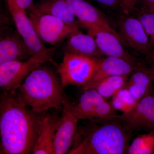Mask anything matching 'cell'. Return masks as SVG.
I'll return each mask as SVG.
<instances>
[{"instance_id": "cell-12", "label": "cell", "mask_w": 154, "mask_h": 154, "mask_svg": "<svg viewBox=\"0 0 154 154\" xmlns=\"http://www.w3.org/2000/svg\"><path fill=\"white\" fill-rule=\"evenodd\" d=\"M70 6L79 26L88 33L99 29L116 31L110 25L105 14L85 0H65Z\"/></svg>"}, {"instance_id": "cell-25", "label": "cell", "mask_w": 154, "mask_h": 154, "mask_svg": "<svg viewBox=\"0 0 154 154\" xmlns=\"http://www.w3.org/2000/svg\"><path fill=\"white\" fill-rule=\"evenodd\" d=\"M95 1L101 5L106 8H115L117 7L120 8L119 0H95Z\"/></svg>"}, {"instance_id": "cell-27", "label": "cell", "mask_w": 154, "mask_h": 154, "mask_svg": "<svg viewBox=\"0 0 154 154\" xmlns=\"http://www.w3.org/2000/svg\"><path fill=\"white\" fill-rule=\"evenodd\" d=\"M146 60L149 64V66L152 69L154 73V48H152L150 54Z\"/></svg>"}, {"instance_id": "cell-15", "label": "cell", "mask_w": 154, "mask_h": 154, "mask_svg": "<svg viewBox=\"0 0 154 154\" xmlns=\"http://www.w3.org/2000/svg\"><path fill=\"white\" fill-rule=\"evenodd\" d=\"M143 63H134L120 58L107 57L102 58V62L91 79L82 87L88 86L107 77L130 75L134 70L144 65Z\"/></svg>"}, {"instance_id": "cell-16", "label": "cell", "mask_w": 154, "mask_h": 154, "mask_svg": "<svg viewBox=\"0 0 154 154\" xmlns=\"http://www.w3.org/2000/svg\"><path fill=\"white\" fill-rule=\"evenodd\" d=\"M32 56L19 32L1 34L0 64L13 61L27 60Z\"/></svg>"}, {"instance_id": "cell-20", "label": "cell", "mask_w": 154, "mask_h": 154, "mask_svg": "<svg viewBox=\"0 0 154 154\" xmlns=\"http://www.w3.org/2000/svg\"><path fill=\"white\" fill-rule=\"evenodd\" d=\"M130 75L107 77L88 86L83 91L93 89L106 99H112L126 84Z\"/></svg>"}, {"instance_id": "cell-3", "label": "cell", "mask_w": 154, "mask_h": 154, "mask_svg": "<svg viewBox=\"0 0 154 154\" xmlns=\"http://www.w3.org/2000/svg\"><path fill=\"white\" fill-rule=\"evenodd\" d=\"M60 80L49 69L39 67L19 88V96L33 112L41 114L51 108H63L68 101Z\"/></svg>"}, {"instance_id": "cell-22", "label": "cell", "mask_w": 154, "mask_h": 154, "mask_svg": "<svg viewBox=\"0 0 154 154\" xmlns=\"http://www.w3.org/2000/svg\"><path fill=\"white\" fill-rule=\"evenodd\" d=\"M137 10L135 16L140 21L148 36L152 48H154V14Z\"/></svg>"}, {"instance_id": "cell-26", "label": "cell", "mask_w": 154, "mask_h": 154, "mask_svg": "<svg viewBox=\"0 0 154 154\" xmlns=\"http://www.w3.org/2000/svg\"><path fill=\"white\" fill-rule=\"evenodd\" d=\"M17 5L22 10H29L33 5V0H15Z\"/></svg>"}, {"instance_id": "cell-9", "label": "cell", "mask_w": 154, "mask_h": 154, "mask_svg": "<svg viewBox=\"0 0 154 154\" xmlns=\"http://www.w3.org/2000/svg\"><path fill=\"white\" fill-rule=\"evenodd\" d=\"M119 118L132 132L154 130V86L132 109Z\"/></svg>"}, {"instance_id": "cell-10", "label": "cell", "mask_w": 154, "mask_h": 154, "mask_svg": "<svg viewBox=\"0 0 154 154\" xmlns=\"http://www.w3.org/2000/svg\"><path fill=\"white\" fill-rule=\"evenodd\" d=\"M118 27L123 42L146 59L148 57L152 48L140 21L136 17L125 15L119 19Z\"/></svg>"}, {"instance_id": "cell-6", "label": "cell", "mask_w": 154, "mask_h": 154, "mask_svg": "<svg viewBox=\"0 0 154 154\" xmlns=\"http://www.w3.org/2000/svg\"><path fill=\"white\" fill-rule=\"evenodd\" d=\"M102 59L65 51L62 61L57 67V72L63 88L69 85H85L100 66Z\"/></svg>"}, {"instance_id": "cell-1", "label": "cell", "mask_w": 154, "mask_h": 154, "mask_svg": "<svg viewBox=\"0 0 154 154\" xmlns=\"http://www.w3.org/2000/svg\"><path fill=\"white\" fill-rule=\"evenodd\" d=\"M42 115L33 112L16 90L3 91L0 97L1 154L32 152Z\"/></svg>"}, {"instance_id": "cell-24", "label": "cell", "mask_w": 154, "mask_h": 154, "mask_svg": "<svg viewBox=\"0 0 154 154\" xmlns=\"http://www.w3.org/2000/svg\"><path fill=\"white\" fill-rule=\"evenodd\" d=\"M137 5L140 11L154 14V0H138Z\"/></svg>"}, {"instance_id": "cell-21", "label": "cell", "mask_w": 154, "mask_h": 154, "mask_svg": "<svg viewBox=\"0 0 154 154\" xmlns=\"http://www.w3.org/2000/svg\"><path fill=\"white\" fill-rule=\"evenodd\" d=\"M128 154H154V130L140 134L129 145Z\"/></svg>"}, {"instance_id": "cell-14", "label": "cell", "mask_w": 154, "mask_h": 154, "mask_svg": "<svg viewBox=\"0 0 154 154\" xmlns=\"http://www.w3.org/2000/svg\"><path fill=\"white\" fill-rule=\"evenodd\" d=\"M88 34L95 38L99 49L106 56L120 58L132 63H141L125 49L124 42L116 31L99 29Z\"/></svg>"}, {"instance_id": "cell-17", "label": "cell", "mask_w": 154, "mask_h": 154, "mask_svg": "<svg viewBox=\"0 0 154 154\" xmlns=\"http://www.w3.org/2000/svg\"><path fill=\"white\" fill-rule=\"evenodd\" d=\"M58 119L56 116L42 113L32 153L54 154L53 140Z\"/></svg>"}, {"instance_id": "cell-5", "label": "cell", "mask_w": 154, "mask_h": 154, "mask_svg": "<svg viewBox=\"0 0 154 154\" xmlns=\"http://www.w3.org/2000/svg\"><path fill=\"white\" fill-rule=\"evenodd\" d=\"M57 47L50 48L47 52L34 54L28 59L13 61L0 64V87L3 91L19 89L28 76L43 64L50 62Z\"/></svg>"}, {"instance_id": "cell-4", "label": "cell", "mask_w": 154, "mask_h": 154, "mask_svg": "<svg viewBox=\"0 0 154 154\" xmlns=\"http://www.w3.org/2000/svg\"><path fill=\"white\" fill-rule=\"evenodd\" d=\"M154 84L153 71L144 65L131 73L124 87L110 101L116 110L126 113L151 91Z\"/></svg>"}, {"instance_id": "cell-19", "label": "cell", "mask_w": 154, "mask_h": 154, "mask_svg": "<svg viewBox=\"0 0 154 154\" xmlns=\"http://www.w3.org/2000/svg\"><path fill=\"white\" fill-rule=\"evenodd\" d=\"M30 9L41 14L57 17L69 24L79 26L71 8L65 0H41L36 5L34 4Z\"/></svg>"}, {"instance_id": "cell-7", "label": "cell", "mask_w": 154, "mask_h": 154, "mask_svg": "<svg viewBox=\"0 0 154 154\" xmlns=\"http://www.w3.org/2000/svg\"><path fill=\"white\" fill-rule=\"evenodd\" d=\"M79 119L100 122L119 118L117 111L111 101L93 89L84 91L76 104L69 101L65 104Z\"/></svg>"}, {"instance_id": "cell-2", "label": "cell", "mask_w": 154, "mask_h": 154, "mask_svg": "<svg viewBox=\"0 0 154 154\" xmlns=\"http://www.w3.org/2000/svg\"><path fill=\"white\" fill-rule=\"evenodd\" d=\"M132 132L119 118L78 127L69 154H125Z\"/></svg>"}, {"instance_id": "cell-18", "label": "cell", "mask_w": 154, "mask_h": 154, "mask_svg": "<svg viewBox=\"0 0 154 154\" xmlns=\"http://www.w3.org/2000/svg\"><path fill=\"white\" fill-rule=\"evenodd\" d=\"M65 51L88 57L102 58L104 54L99 49L95 38L79 30L67 38Z\"/></svg>"}, {"instance_id": "cell-13", "label": "cell", "mask_w": 154, "mask_h": 154, "mask_svg": "<svg viewBox=\"0 0 154 154\" xmlns=\"http://www.w3.org/2000/svg\"><path fill=\"white\" fill-rule=\"evenodd\" d=\"M79 120V119L66 106H63L54 138V154L68 152L72 146Z\"/></svg>"}, {"instance_id": "cell-23", "label": "cell", "mask_w": 154, "mask_h": 154, "mask_svg": "<svg viewBox=\"0 0 154 154\" xmlns=\"http://www.w3.org/2000/svg\"><path fill=\"white\" fill-rule=\"evenodd\" d=\"M120 8L125 15H129L134 12L138 0H119Z\"/></svg>"}, {"instance_id": "cell-11", "label": "cell", "mask_w": 154, "mask_h": 154, "mask_svg": "<svg viewBox=\"0 0 154 154\" xmlns=\"http://www.w3.org/2000/svg\"><path fill=\"white\" fill-rule=\"evenodd\" d=\"M17 31L22 36L32 55L47 52L48 48L38 37L26 11L17 5L15 0H6Z\"/></svg>"}, {"instance_id": "cell-8", "label": "cell", "mask_w": 154, "mask_h": 154, "mask_svg": "<svg viewBox=\"0 0 154 154\" xmlns=\"http://www.w3.org/2000/svg\"><path fill=\"white\" fill-rule=\"evenodd\" d=\"M28 11V17L42 42L56 46L79 30L78 25L69 24L57 17L41 14L33 9Z\"/></svg>"}]
</instances>
